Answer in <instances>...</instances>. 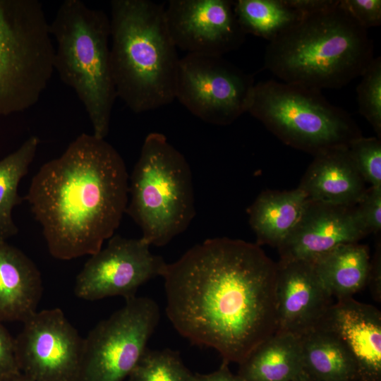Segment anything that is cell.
<instances>
[{"label": "cell", "instance_id": "12", "mask_svg": "<svg viewBox=\"0 0 381 381\" xmlns=\"http://www.w3.org/2000/svg\"><path fill=\"white\" fill-rule=\"evenodd\" d=\"M15 338L19 370L33 381H75L83 339L60 308L37 311Z\"/></svg>", "mask_w": 381, "mask_h": 381}, {"label": "cell", "instance_id": "3", "mask_svg": "<svg viewBox=\"0 0 381 381\" xmlns=\"http://www.w3.org/2000/svg\"><path fill=\"white\" fill-rule=\"evenodd\" d=\"M373 52L368 30L336 0L268 42L263 66L284 83L339 89L361 75Z\"/></svg>", "mask_w": 381, "mask_h": 381}, {"label": "cell", "instance_id": "28", "mask_svg": "<svg viewBox=\"0 0 381 381\" xmlns=\"http://www.w3.org/2000/svg\"><path fill=\"white\" fill-rule=\"evenodd\" d=\"M355 211L367 234L377 235L381 229V186L366 188Z\"/></svg>", "mask_w": 381, "mask_h": 381}, {"label": "cell", "instance_id": "24", "mask_svg": "<svg viewBox=\"0 0 381 381\" xmlns=\"http://www.w3.org/2000/svg\"><path fill=\"white\" fill-rule=\"evenodd\" d=\"M40 139L28 138L19 148L0 160V238L15 236L18 229L12 217L13 208L22 202L18 188L33 161Z\"/></svg>", "mask_w": 381, "mask_h": 381}, {"label": "cell", "instance_id": "30", "mask_svg": "<svg viewBox=\"0 0 381 381\" xmlns=\"http://www.w3.org/2000/svg\"><path fill=\"white\" fill-rule=\"evenodd\" d=\"M18 373L15 338L0 322V380Z\"/></svg>", "mask_w": 381, "mask_h": 381}, {"label": "cell", "instance_id": "15", "mask_svg": "<svg viewBox=\"0 0 381 381\" xmlns=\"http://www.w3.org/2000/svg\"><path fill=\"white\" fill-rule=\"evenodd\" d=\"M366 236L355 206L308 200L299 221L277 248L279 260L312 262L341 244L357 243Z\"/></svg>", "mask_w": 381, "mask_h": 381}, {"label": "cell", "instance_id": "6", "mask_svg": "<svg viewBox=\"0 0 381 381\" xmlns=\"http://www.w3.org/2000/svg\"><path fill=\"white\" fill-rule=\"evenodd\" d=\"M126 212L150 246H164L185 231L195 215L192 172L184 155L160 133H149L129 184Z\"/></svg>", "mask_w": 381, "mask_h": 381}, {"label": "cell", "instance_id": "36", "mask_svg": "<svg viewBox=\"0 0 381 381\" xmlns=\"http://www.w3.org/2000/svg\"><path fill=\"white\" fill-rule=\"evenodd\" d=\"M356 381H358V380H356Z\"/></svg>", "mask_w": 381, "mask_h": 381}, {"label": "cell", "instance_id": "35", "mask_svg": "<svg viewBox=\"0 0 381 381\" xmlns=\"http://www.w3.org/2000/svg\"><path fill=\"white\" fill-rule=\"evenodd\" d=\"M292 381H318L308 373H307L304 370H302Z\"/></svg>", "mask_w": 381, "mask_h": 381}, {"label": "cell", "instance_id": "18", "mask_svg": "<svg viewBox=\"0 0 381 381\" xmlns=\"http://www.w3.org/2000/svg\"><path fill=\"white\" fill-rule=\"evenodd\" d=\"M41 274L18 248L0 238V322H23L37 312Z\"/></svg>", "mask_w": 381, "mask_h": 381}, {"label": "cell", "instance_id": "1", "mask_svg": "<svg viewBox=\"0 0 381 381\" xmlns=\"http://www.w3.org/2000/svg\"><path fill=\"white\" fill-rule=\"evenodd\" d=\"M277 269L256 243L208 238L167 264V315L190 342L239 364L277 331Z\"/></svg>", "mask_w": 381, "mask_h": 381}, {"label": "cell", "instance_id": "10", "mask_svg": "<svg viewBox=\"0 0 381 381\" xmlns=\"http://www.w3.org/2000/svg\"><path fill=\"white\" fill-rule=\"evenodd\" d=\"M255 84L223 56L187 54L179 60L176 99L203 121L226 126L248 112Z\"/></svg>", "mask_w": 381, "mask_h": 381}, {"label": "cell", "instance_id": "22", "mask_svg": "<svg viewBox=\"0 0 381 381\" xmlns=\"http://www.w3.org/2000/svg\"><path fill=\"white\" fill-rule=\"evenodd\" d=\"M370 261L368 247L357 242L341 244L312 262L326 289L340 300L366 286Z\"/></svg>", "mask_w": 381, "mask_h": 381}, {"label": "cell", "instance_id": "33", "mask_svg": "<svg viewBox=\"0 0 381 381\" xmlns=\"http://www.w3.org/2000/svg\"><path fill=\"white\" fill-rule=\"evenodd\" d=\"M336 0H288V2L302 15L309 14L325 9Z\"/></svg>", "mask_w": 381, "mask_h": 381}, {"label": "cell", "instance_id": "16", "mask_svg": "<svg viewBox=\"0 0 381 381\" xmlns=\"http://www.w3.org/2000/svg\"><path fill=\"white\" fill-rule=\"evenodd\" d=\"M320 325L333 331L346 345L356 363L358 381H381V313L377 308L353 297L337 300Z\"/></svg>", "mask_w": 381, "mask_h": 381}, {"label": "cell", "instance_id": "4", "mask_svg": "<svg viewBox=\"0 0 381 381\" xmlns=\"http://www.w3.org/2000/svg\"><path fill=\"white\" fill-rule=\"evenodd\" d=\"M110 61L116 96L134 113L176 99L180 59L164 6L149 0H112Z\"/></svg>", "mask_w": 381, "mask_h": 381}, {"label": "cell", "instance_id": "14", "mask_svg": "<svg viewBox=\"0 0 381 381\" xmlns=\"http://www.w3.org/2000/svg\"><path fill=\"white\" fill-rule=\"evenodd\" d=\"M277 267V331L299 338L323 322L333 297L312 262L279 260Z\"/></svg>", "mask_w": 381, "mask_h": 381}, {"label": "cell", "instance_id": "2", "mask_svg": "<svg viewBox=\"0 0 381 381\" xmlns=\"http://www.w3.org/2000/svg\"><path fill=\"white\" fill-rule=\"evenodd\" d=\"M128 178L118 151L87 133L40 167L25 198L54 258L92 255L114 235L128 203Z\"/></svg>", "mask_w": 381, "mask_h": 381}, {"label": "cell", "instance_id": "26", "mask_svg": "<svg viewBox=\"0 0 381 381\" xmlns=\"http://www.w3.org/2000/svg\"><path fill=\"white\" fill-rule=\"evenodd\" d=\"M356 88L359 113L381 139V58L374 57Z\"/></svg>", "mask_w": 381, "mask_h": 381}, {"label": "cell", "instance_id": "34", "mask_svg": "<svg viewBox=\"0 0 381 381\" xmlns=\"http://www.w3.org/2000/svg\"><path fill=\"white\" fill-rule=\"evenodd\" d=\"M0 381H33L31 379L28 378L21 373H16L15 375H11Z\"/></svg>", "mask_w": 381, "mask_h": 381}, {"label": "cell", "instance_id": "32", "mask_svg": "<svg viewBox=\"0 0 381 381\" xmlns=\"http://www.w3.org/2000/svg\"><path fill=\"white\" fill-rule=\"evenodd\" d=\"M229 363L222 362L217 370L207 373H195V381H244L238 374H233L228 368Z\"/></svg>", "mask_w": 381, "mask_h": 381}, {"label": "cell", "instance_id": "27", "mask_svg": "<svg viewBox=\"0 0 381 381\" xmlns=\"http://www.w3.org/2000/svg\"><path fill=\"white\" fill-rule=\"evenodd\" d=\"M348 150L365 183L381 186V139L361 135L349 144Z\"/></svg>", "mask_w": 381, "mask_h": 381}, {"label": "cell", "instance_id": "25", "mask_svg": "<svg viewBox=\"0 0 381 381\" xmlns=\"http://www.w3.org/2000/svg\"><path fill=\"white\" fill-rule=\"evenodd\" d=\"M128 381H195L178 351L147 349Z\"/></svg>", "mask_w": 381, "mask_h": 381}, {"label": "cell", "instance_id": "9", "mask_svg": "<svg viewBox=\"0 0 381 381\" xmlns=\"http://www.w3.org/2000/svg\"><path fill=\"white\" fill-rule=\"evenodd\" d=\"M159 320L156 302L134 297L99 322L83 339L75 381H122L147 349Z\"/></svg>", "mask_w": 381, "mask_h": 381}, {"label": "cell", "instance_id": "13", "mask_svg": "<svg viewBox=\"0 0 381 381\" xmlns=\"http://www.w3.org/2000/svg\"><path fill=\"white\" fill-rule=\"evenodd\" d=\"M164 13L174 44L188 54L223 56L246 39L233 1L170 0Z\"/></svg>", "mask_w": 381, "mask_h": 381}, {"label": "cell", "instance_id": "29", "mask_svg": "<svg viewBox=\"0 0 381 381\" xmlns=\"http://www.w3.org/2000/svg\"><path fill=\"white\" fill-rule=\"evenodd\" d=\"M341 6L363 28L381 24L380 0H340Z\"/></svg>", "mask_w": 381, "mask_h": 381}, {"label": "cell", "instance_id": "20", "mask_svg": "<svg viewBox=\"0 0 381 381\" xmlns=\"http://www.w3.org/2000/svg\"><path fill=\"white\" fill-rule=\"evenodd\" d=\"M303 370L298 337L275 332L239 363L244 381H292Z\"/></svg>", "mask_w": 381, "mask_h": 381}, {"label": "cell", "instance_id": "31", "mask_svg": "<svg viewBox=\"0 0 381 381\" xmlns=\"http://www.w3.org/2000/svg\"><path fill=\"white\" fill-rule=\"evenodd\" d=\"M373 298L377 301L381 300V245L380 240L377 241L373 258L370 261V267L367 284Z\"/></svg>", "mask_w": 381, "mask_h": 381}, {"label": "cell", "instance_id": "7", "mask_svg": "<svg viewBox=\"0 0 381 381\" xmlns=\"http://www.w3.org/2000/svg\"><path fill=\"white\" fill-rule=\"evenodd\" d=\"M248 112L282 142L313 156L362 135L351 115L321 90L273 79L255 84Z\"/></svg>", "mask_w": 381, "mask_h": 381}, {"label": "cell", "instance_id": "21", "mask_svg": "<svg viewBox=\"0 0 381 381\" xmlns=\"http://www.w3.org/2000/svg\"><path fill=\"white\" fill-rule=\"evenodd\" d=\"M303 370L318 381H358L356 363L341 339L320 325L299 337Z\"/></svg>", "mask_w": 381, "mask_h": 381}, {"label": "cell", "instance_id": "23", "mask_svg": "<svg viewBox=\"0 0 381 381\" xmlns=\"http://www.w3.org/2000/svg\"><path fill=\"white\" fill-rule=\"evenodd\" d=\"M233 4L243 32L269 42L284 34L303 17L288 0H236Z\"/></svg>", "mask_w": 381, "mask_h": 381}, {"label": "cell", "instance_id": "11", "mask_svg": "<svg viewBox=\"0 0 381 381\" xmlns=\"http://www.w3.org/2000/svg\"><path fill=\"white\" fill-rule=\"evenodd\" d=\"M141 237L127 238L114 235L105 248L90 255L76 277L77 297L96 301L122 296L126 301L136 296L140 286L162 277L167 263L150 250Z\"/></svg>", "mask_w": 381, "mask_h": 381}, {"label": "cell", "instance_id": "8", "mask_svg": "<svg viewBox=\"0 0 381 381\" xmlns=\"http://www.w3.org/2000/svg\"><path fill=\"white\" fill-rule=\"evenodd\" d=\"M50 23L38 0H0V116L34 106L54 71Z\"/></svg>", "mask_w": 381, "mask_h": 381}, {"label": "cell", "instance_id": "17", "mask_svg": "<svg viewBox=\"0 0 381 381\" xmlns=\"http://www.w3.org/2000/svg\"><path fill=\"white\" fill-rule=\"evenodd\" d=\"M313 157L298 188L310 200L355 206L367 188L348 146L332 148Z\"/></svg>", "mask_w": 381, "mask_h": 381}, {"label": "cell", "instance_id": "5", "mask_svg": "<svg viewBox=\"0 0 381 381\" xmlns=\"http://www.w3.org/2000/svg\"><path fill=\"white\" fill-rule=\"evenodd\" d=\"M54 68L83 104L95 136L105 139L117 97L110 61V20L81 0H65L50 23Z\"/></svg>", "mask_w": 381, "mask_h": 381}, {"label": "cell", "instance_id": "19", "mask_svg": "<svg viewBox=\"0 0 381 381\" xmlns=\"http://www.w3.org/2000/svg\"><path fill=\"white\" fill-rule=\"evenodd\" d=\"M308 201L299 188L260 193L247 211L256 244L278 248L299 221Z\"/></svg>", "mask_w": 381, "mask_h": 381}]
</instances>
